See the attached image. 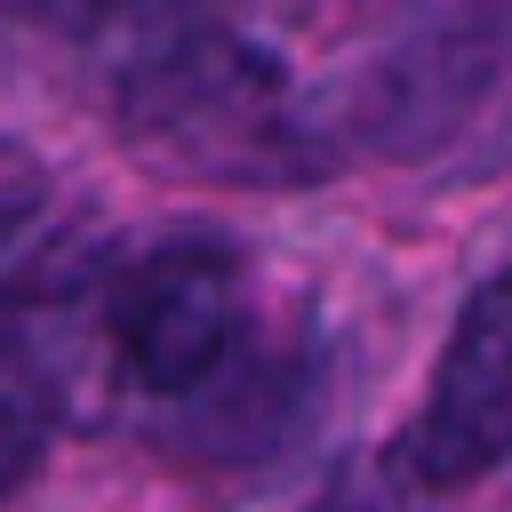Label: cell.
Wrapping results in <instances>:
<instances>
[{"label":"cell","instance_id":"6da1fadb","mask_svg":"<svg viewBox=\"0 0 512 512\" xmlns=\"http://www.w3.org/2000/svg\"><path fill=\"white\" fill-rule=\"evenodd\" d=\"M112 120L144 160L200 184H312L336 160L288 64L232 24H184L120 48Z\"/></svg>","mask_w":512,"mask_h":512},{"label":"cell","instance_id":"277c9868","mask_svg":"<svg viewBox=\"0 0 512 512\" xmlns=\"http://www.w3.org/2000/svg\"><path fill=\"white\" fill-rule=\"evenodd\" d=\"M104 296H112V248H96L88 232L48 240L0 288V352L40 384L48 416H64L80 432L112 424V400L128 392L120 360H112Z\"/></svg>","mask_w":512,"mask_h":512},{"label":"cell","instance_id":"7a4b0ae2","mask_svg":"<svg viewBox=\"0 0 512 512\" xmlns=\"http://www.w3.org/2000/svg\"><path fill=\"white\" fill-rule=\"evenodd\" d=\"M112 360L120 384L192 408V424L240 392L248 360V320H256V288L248 264L224 240H152L136 256H112ZM184 424V432H192Z\"/></svg>","mask_w":512,"mask_h":512},{"label":"cell","instance_id":"5b68a950","mask_svg":"<svg viewBox=\"0 0 512 512\" xmlns=\"http://www.w3.org/2000/svg\"><path fill=\"white\" fill-rule=\"evenodd\" d=\"M504 456H512V272L464 296L432 392L408 424V472L424 488H464L488 480Z\"/></svg>","mask_w":512,"mask_h":512},{"label":"cell","instance_id":"8992f818","mask_svg":"<svg viewBox=\"0 0 512 512\" xmlns=\"http://www.w3.org/2000/svg\"><path fill=\"white\" fill-rule=\"evenodd\" d=\"M224 8L232 0H0V16H16L32 32L112 40V48H136V40H160L184 24H224Z\"/></svg>","mask_w":512,"mask_h":512},{"label":"cell","instance_id":"ba28073f","mask_svg":"<svg viewBox=\"0 0 512 512\" xmlns=\"http://www.w3.org/2000/svg\"><path fill=\"white\" fill-rule=\"evenodd\" d=\"M48 208V168L24 144H0V256L32 232V216Z\"/></svg>","mask_w":512,"mask_h":512},{"label":"cell","instance_id":"9c48e42d","mask_svg":"<svg viewBox=\"0 0 512 512\" xmlns=\"http://www.w3.org/2000/svg\"><path fill=\"white\" fill-rule=\"evenodd\" d=\"M312 512H408V496H400V472H392V464L352 456V464L320 488V504H312Z\"/></svg>","mask_w":512,"mask_h":512},{"label":"cell","instance_id":"52a82bcc","mask_svg":"<svg viewBox=\"0 0 512 512\" xmlns=\"http://www.w3.org/2000/svg\"><path fill=\"white\" fill-rule=\"evenodd\" d=\"M48 432H56V416H48L40 384L0 352V496L32 480V464L48 456Z\"/></svg>","mask_w":512,"mask_h":512},{"label":"cell","instance_id":"3957f363","mask_svg":"<svg viewBox=\"0 0 512 512\" xmlns=\"http://www.w3.org/2000/svg\"><path fill=\"white\" fill-rule=\"evenodd\" d=\"M512 64V0H408L352 88V136L368 152L448 144Z\"/></svg>","mask_w":512,"mask_h":512}]
</instances>
